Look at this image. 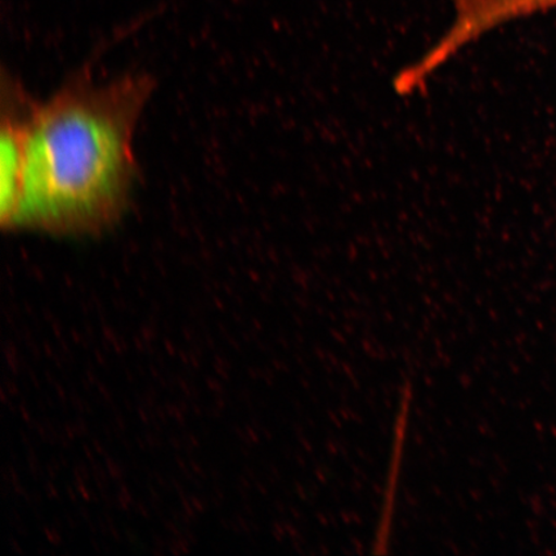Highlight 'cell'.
<instances>
[{"label": "cell", "instance_id": "277c9868", "mask_svg": "<svg viewBox=\"0 0 556 556\" xmlns=\"http://www.w3.org/2000/svg\"><path fill=\"white\" fill-rule=\"evenodd\" d=\"M408 397L409 391H406L405 399L402 402V409L400 412V420L397 421V434H395V444H394V462L392 464V472L389 476L388 482V491L386 493V503L384 509H382L381 514V523L378 532L377 546H387L388 545V536L389 531H391V521L393 516V506H394V495H395V484H397V475L400 470V462H401V452L403 447V440H405L406 435V427H407V416H408Z\"/></svg>", "mask_w": 556, "mask_h": 556}, {"label": "cell", "instance_id": "7a4b0ae2", "mask_svg": "<svg viewBox=\"0 0 556 556\" xmlns=\"http://www.w3.org/2000/svg\"><path fill=\"white\" fill-rule=\"evenodd\" d=\"M38 102L20 80L3 73L0 129V225L17 229L23 205L27 149Z\"/></svg>", "mask_w": 556, "mask_h": 556}, {"label": "cell", "instance_id": "6da1fadb", "mask_svg": "<svg viewBox=\"0 0 556 556\" xmlns=\"http://www.w3.org/2000/svg\"><path fill=\"white\" fill-rule=\"evenodd\" d=\"M154 87L144 74L103 85L80 74L38 103L17 229L93 235L122 217L136 178L135 131Z\"/></svg>", "mask_w": 556, "mask_h": 556}, {"label": "cell", "instance_id": "3957f363", "mask_svg": "<svg viewBox=\"0 0 556 556\" xmlns=\"http://www.w3.org/2000/svg\"><path fill=\"white\" fill-rule=\"evenodd\" d=\"M454 24L438 43L408 67L412 79L424 85L465 46L511 20L556 9V0H452Z\"/></svg>", "mask_w": 556, "mask_h": 556}]
</instances>
